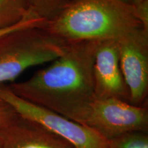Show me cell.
<instances>
[{
    "label": "cell",
    "mask_w": 148,
    "mask_h": 148,
    "mask_svg": "<svg viewBox=\"0 0 148 148\" xmlns=\"http://www.w3.org/2000/svg\"><path fill=\"white\" fill-rule=\"evenodd\" d=\"M98 41L66 44L51 64L8 87L18 97L84 125L95 99L92 65Z\"/></svg>",
    "instance_id": "6da1fadb"
},
{
    "label": "cell",
    "mask_w": 148,
    "mask_h": 148,
    "mask_svg": "<svg viewBox=\"0 0 148 148\" xmlns=\"http://www.w3.org/2000/svg\"><path fill=\"white\" fill-rule=\"evenodd\" d=\"M64 43L119 40L145 27L134 6L118 0H77L40 26Z\"/></svg>",
    "instance_id": "7a4b0ae2"
},
{
    "label": "cell",
    "mask_w": 148,
    "mask_h": 148,
    "mask_svg": "<svg viewBox=\"0 0 148 148\" xmlns=\"http://www.w3.org/2000/svg\"><path fill=\"white\" fill-rule=\"evenodd\" d=\"M65 46L40 26L3 34L0 36V85L13 81L29 67L55 60Z\"/></svg>",
    "instance_id": "3957f363"
},
{
    "label": "cell",
    "mask_w": 148,
    "mask_h": 148,
    "mask_svg": "<svg viewBox=\"0 0 148 148\" xmlns=\"http://www.w3.org/2000/svg\"><path fill=\"white\" fill-rule=\"evenodd\" d=\"M0 99L9 103L21 117L63 138L75 148L108 147V140L94 130L18 97L5 84L0 85Z\"/></svg>",
    "instance_id": "277c9868"
},
{
    "label": "cell",
    "mask_w": 148,
    "mask_h": 148,
    "mask_svg": "<svg viewBox=\"0 0 148 148\" xmlns=\"http://www.w3.org/2000/svg\"><path fill=\"white\" fill-rule=\"evenodd\" d=\"M84 125L107 140L130 132H147L148 109L114 98H95Z\"/></svg>",
    "instance_id": "5b68a950"
},
{
    "label": "cell",
    "mask_w": 148,
    "mask_h": 148,
    "mask_svg": "<svg viewBox=\"0 0 148 148\" xmlns=\"http://www.w3.org/2000/svg\"><path fill=\"white\" fill-rule=\"evenodd\" d=\"M117 41L120 66L130 92V103L147 107L148 29H136Z\"/></svg>",
    "instance_id": "8992f818"
},
{
    "label": "cell",
    "mask_w": 148,
    "mask_h": 148,
    "mask_svg": "<svg viewBox=\"0 0 148 148\" xmlns=\"http://www.w3.org/2000/svg\"><path fill=\"white\" fill-rule=\"evenodd\" d=\"M92 77L96 99L114 98L130 103V92L120 66L117 40L97 42Z\"/></svg>",
    "instance_id": "52a82bcc"
},
{
    "label": "cell",
    "mask_w": 148,
    "mask_h": 148,
    "mask_svg": "<svg viewBox=\"0 0 148 148\" xmlns=\"http://www.w3.org/2000/svg\"><path fill=\"white\" fill-rule=\"evenodd\" d=\"M0 143L1 148H75L63 138L20 116L0 131Z\"/></svg>",
    "instance_id": "ba28073f"
},
{
    "label": "cell",
    "mask_w": 148,
    "mask_h": 148,
    "mask_svg": "<svg viewBox=\"0 0 148 148\" xmlns=\"http://www.w3.org/2000/svg\"><path fill=\"white\" fill-rule=\"evenodd\" d=\"M32 14L23 0H0V30L13 26Z\"/></svg>",
    "instance_id": "9c48e42d"
},
{
    "label": "cell",
    "mask_w": 148,
    "mask_h": 148,
    "mask_svg": "<svg viewBox=\"0 0 148 148\" xmlns=\"http://www.w3.org/2000/svg\"><path fill=\"white\" fill-rule=\"evenodd\" d=\"M28 10L43 21H50L69 4L70 0H23Z\"/></svg>",
    "instance_id": "30bf717a"
},
{
    "label": "cell",
    "mask_w": 148,
    "mask_h": 148,
    "mask_svg": "<svg viewBox=\"0 0 148 148\" xmlns=\"http://www.w3.org/2000/svg\"><path fill=\"white\" fill-rule=\"evenodd\" d=\"M108 148H148L147 132H134L108 140Z\"/></svg>",
    "instance_id": "8fae6325"
},
{
    "label": "cell",
    "mask_w": 148,
    "mask_h": 148,
    "mask_svg": "<svg viewBox=\"0 0 148 148\" xmlns=\"http://www.w3.org/2000/svg\"><path fill=\"white\" fill-rule=\"evenodd\" d=\"M18 116L9 103L0 99V131L13 123Z\"/></svg>",
    "instance_id": "7c38bea8"
},
{
    "label": "cell",
    "mask_w": 148,
    "mask_h": 148,
    "mask_svg": "<svg viewBox=\"0 0 148 148\" xmlns=\"http://www.w3.org/2000/svg\"><path fill=\"white\" fill-rule=\"evenodd\" d=\"M43 21L40 19L34 14H30V15L27 16V17L25 18L24 19L20 21L16 25H13V26L9 27V28L1 29L0 30V36H2L3 34H5V33L10 32V31L15 30V29H21L23 27H32V26H40L42 25Z\"/></svg>",
    "instance_id": "4fadbf2b"
},
{
    "label": "cell",
    "mask_w": 148,
    "mask_h": 148,
    "mask_svg": "<svg viewBox=\"0 0 148 148\" xmlns=\"http://www.w3.org/2000/svg\"><path fill=\"white\" fill-rule=\"evenodd\" d=\"M118 1H122V2L127 3V4L133 5V6L136 7L139 5L140 3H142L145 0H118Z\"/></svg>",
    "instance_id": "5bb4252c"
},
{
    "label": "cell",
    "mask_w": 148,
    "mask_h": 148,
    "mask_svg": "<svg viewBox=\"0 0 148 148\" xmlns=\"http://www.w3.org/2000/svg\"><path fill=\"white\" fill-rule=\"evenodd\" d=\"M70 1H71H71H77V0H70Z\"/></svg>",
    "instance_id": "9a60e30c"
},
{
    "label": "cell",
    "mask_w": 148,
    "mask_h": 148,
    "mask_svg": "<svg viewBox=\"0 0 148 148\" xmlns=\"http://www.w3.org/2000/svg\"><path fill=\"white\" fill-rule=\"evenodd\" d=\"M0 148H1V143H0Z\"/></svg>",
    "instance_id": "2e32d148"
}]
</instances>
